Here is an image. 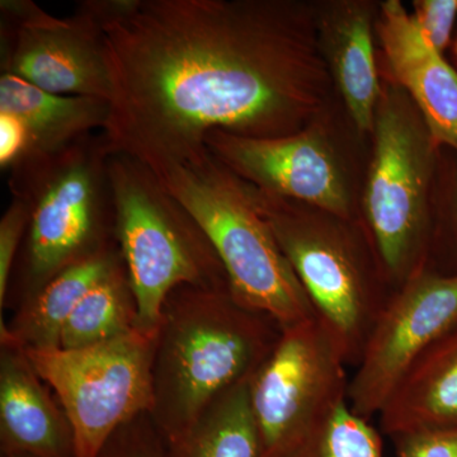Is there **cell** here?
Returning a JSON list of instances; mask_svg holds the SVG:
<instances>
[{
    "mask_svg": "<svg viewBox=\"0 0 457 457\" xmlns=\"http://www.w3.org/2000/svg\"><path fill=\"white\" fill-rule=\"evenodd\" d=\"M372 131L375 149L363 210L372 245L395 290L429 263L440 147L407 92L392 80L381 86Z\"/></svg>",
    "mask_w": 457,
    "mask_h": 457,
    "instance_id": "cell-7",
    "label": "cell"
},
{
    "mask_svg": "<svg viewBox=\"0 0 457 457\" xmlns=\"http://www.w3.org/2000/svg\"><path fill=\"white\" fill-rule=\"evenodd\" d=\"M398 457H457V426L393 438Z\"/></svg>",
    "mask_w": 457,
    "mask_h": 457,
    "instance_id": "cell-26",
    "label": "cell"
},
{
    "mask_svg": "<svg viewBox=\"0 0 457 457\" xmlns=\"http://www.w3.org/2000/svg\"><path fill=\"white\" fill-rule=\"evenodd\" d=\"M156 336L158 328L137 326L80 350H22L64 409L75 457H99L117 429L152 413Z\"/></svg>",
    "mask_w": 457,
    "mask_h": 457,
    "instance_id": "cell-8",
    "label": "cell"
},
{
    "mask_svg": "<svg viewBox=\"0 0 457 457\" xmlns=\"http://www.w3.org/2000/svg\"><path fill=\"white\" fill-rule=\"evenodd\" d=\"M457 327V273L418 270L393 291L350 381L348 404L365 420L380 414L427 350Z\"/></svg>",
    "mask_w": 457,
    "mask_h": 457,
    "instance_id": "cell-10",
    "label": "cell"
},
{
    "mask_svg": "<svg viewBox=\"0 0 457 457\" xmlns=\"http://www.w3.org/2000/svg\"><path fill=\"white\" fill-rule=\"evenodd\" d=\"M251 378L213 400L185 432L164 440L167 457H262Z\"/></svg>",
    "mask_w": 457,
    "mask_h": 457,
    "instance_id": "cell-19",
    "label": "cell"
},
{
    "mask_svg": "<svg viewBox=\"0 0 457 457\" xmlns=\"http://www.w3.org/2000/svg\"><path fill=\"white\" fill-rule=\"evenodd\" d=\"M204 146L228 170L261 191L354 220L347 174L321 126L276 139L212 130Z\"/></svg>",
    "mask_w": 457,
    "mask_h": 457,
    "instance_id": "cell-12",
    "label": "cell"
},
{
    "mask_svg": "<svg viewBox=\"0 0 457 457\" xmlns=\"http://www.w3.org/2000/svg\"><path fill=\"white\" fill-rule=\"evenodd\" d=\"M375 29L389 80L407 92L438 147L457 155V71L433 49L399 0L380 5Z\"/></svg>",
    "mask_w": 457,
    "mask_h": 457,
    "instance_id": "cell-13",
    "label": "cell"
},
{
    "mask_svg": "<svg viewBox=\"0 0 457 457\" xmlns=\"http://www.w3.org/2000/svg\"><path fill=\"white\" fill-rule=\"evenodd\" d=\"M114 237L137 303V326L156 329L168 295L183 285L228 286L212 240L158 174L111 154Z\"/></svg>",
    "mask_w": 457,
    "mask_h": 457,
    "instance_id": "cell-6",
    "label": "cell"
},
{
    "mask_svg": "<svg viewBox=\"0 0 457 457\" xmlns=\"http://www.w3.org/2000/svg\"><path fill=\"white\" fill-rule=\"evenodd\" d=\"M429 266L438 272L457 273V159L445 180L444 194L433 227ZM431 260V255H429Z\"/></svg>",
    "mask_w": 457,
    "mask_h": 457,
    "instance_id": "cell-22",
    "label": "cell"
},
{
    "mask_svg": "<svg viewBox=\"0 0 457 457\" xmlns=\"http://www.w3.org/2000/svg\"><path fill=\"white\" fill-rule=\"evenodd\" d=\"M348 366L318 317L281 330L249 384L262 457H278L348 402Z\"/></svg>",
    "mask_w": 457,
    "mask_h": 457,
    "instance_id": "cell-9",
    "label": "cell"
},
{
    "mask_svg": "<svg viewBox=\"0 0 457 457\" xmlns=\"http://www.w3.org/2000/svg\"><path fill=\"white\" fill-rule=\"evenodd\" d=\"M110 156L102 131L93 132L9 170L12 196L29 210L21 261L27 299L66 267L117 245Z\"/></svg>",
    "mask_w": 457,
    "mask_h": 457,
    "instance_id": "cell-4",
    "label": "cell"
},
{
    "mask_svg": "<svg viewBox=\"0 0 457 457\" xmlns=\"http://www.w3.org/2000/svg\"><path fill=\"white\" fill-rule=\"evenodd\" d=\"M99 457H167V449L163 436L146 413L117 429Z\"/></svg>",
    "mask_w": 457,
    "mask_h": 457,
    "instance_id": "cell-23",
    "label": "cell"
},
{
    "mask_svg": "<svg viewBox=\"0 0 457 457\" xmlns=\"http://www.w3.org/2000/svg\"><path fill=\"white\" fill-rule=\"evenodd\" d=\"M0 14L2 74L54 95L110 102L104 29L83 9L59 18L29 0H2Z\"/></svg>",
    "mask_w": 457,
    "mask_h": 457,
    "instance_id": "cell-11",
    "label": "cell"
},
{
    "mask_svg": "<svg viewBox=\"0 0 457 457\" xmlns=\"http://www.w3.org/2000/svg\"><path fill=\"white\" fill-rule=\"evenodd\" d=\"M0 113L11 114L26 129L29 152L25 156L50 154L96 130H104L110 102L98 97L54 95L16 75L4 73L0 75Z\"/></svg>",
    "mask_w": 457,
    "mask_h": 457,
    "instance_id": "cell-17",
    "label": "cell"
},
{
    "mask_svg": "<svg viewBox=\"0 0 457 457\" xmlns=\"http://www.w3.org/2000/svg\"><path fill=\"white\" fill-rule=\"evenodd\" d=\"M411 17L433 49L444 55L457 23V0H417Z\"/></svg>",
    "mask_w": 457,
    "mask_h": 457,
    "instance_id": "cell-25",
    "label": "cell"
},
{
    "mask_svg": "<svg viewBox=\"0 0 457 457\" xmlns=\"http://www.w3.org/2000/svg\"><path fill=\"white\" fill-rule=\"evenodd\" d=\"M137 327V297L122 261L78 303L62 328L60 348L92 347L128 335Z\"/></svg>",
    "mask_w": 457,
    "mask_h": 457,
    "instance_id": "cell-20",
    "label": "cell"
},
{
    "mask_svg": "<svg viewBox=\"0 0 457 457\" xmlns=\"http://www.w3.org/2000/svg\"><path fill=\"white\" fill-rule=\"evenodd\" d=\"M453 51H455V55H456V59H457V38L455 41V45H453Z\"/></svg>",
    "mask_w": 457,
    "mask_h": 457,
    "instance_id": "cell-29",
    "label": "cell"
},
{
    "mask_svg": "<svg viewBox=\"0 0 457 457\" xmlns=\"http://www.w3.org/2000/svg\"><path fill=\"white\" fill-rule=\"evenodd\" d=\"M158 177L212 240L237 302L269 315L281 329L318 317L252 185L207 147Z\"/></svg>",
    "mask_w": 457,
    "mask_h": 457,
    "instance_id": "cell-3",
    "label": "cell"
},
{
    "mask_svg": "<svg viewBox=\"0 0 457 457\" xmlns=\"http://www.w3.org/2000/svg\"><path fill=\"white\" fill-rule=\"evenodd\" d=\"M278 457H383V442L347 402Z\"/></svg>",
    "mask_w": 457,
    "mask_h": 457,
    "instance_id": "cell-21",
    "label": "cell"
},
{
    "mask_svg": "<svg viewBox=\"0 0 457 457\" xmlns=\"http://www.w3.org/2000/svg\"><path fill=\"white\" fill-rule=\"evenodd\" d=\"M29 224V206L20 198H12L0 220V306H4L18 251L25 240Z\"/></svg>",
    "mask_w": 457,
    "mask_h": 457,
    "instance_id": "cell-24",
    "label": "cell"
},
{
    "mask_svg": "<svg viewBox=\"0 0 457 457\" xmlns=\"http://www.w3.org/2000/svg\"><path fill=\"white\" fill-rule=\"evenodd\" d=\"M119 245L77 262L27 299L9 326L0 324L2 345L20 350L59 348L62 328L90 288L121 263Z\"/></svg>",
    "mask_w": 457,
    "mask_h": 457,
    "instance_id": "cell-18",
    "label": "cell"
},
{
    "mask_svg": "<svg viewBox=\"0 0 457 457\" xmlns=\"http://www.w3.org/2000/svg\"><path fill=\"white\" fill-rule=\"evenodd\" d=\"M111 154L156 174L221 130L276 139L321 114L332 75L318 12L294 0H137L104 29Z\"/></svg>",
    "mask_w": 457,
    "mask_h": 457,
    "instance_id": "cell-1",
    "label": "cell"
},
{
    "mask_svg": "<svg viewBox=\"0 0 457 457\" xmlns=\"http://www.w3.org/2000/svg\"><path fill=\"white\" fill-rule=\"evenodd\" d=\"M378 416L392 440L457 426V327L420 356Z\"/></svg>",
    "mask_w": 457,
    "mask_h": 457,
    "instance_id": "cell-16",
    "label": "cell"
},
{
    "mask_svg": "<svg viewBox=\"0 0 457 457\" xmlns=\"http://www.w3.org/2000/svg\"><path fill=\"white\" fill-rule=\"evenodd\" d=\"M374 7L362 2H338L318 12L319 44L357 130H374L380 98L375 62Z\"/></svg>",
    "mask_w": 457,
    "mask_h": 457,
    "instance_id": "cell-15",
    "label": "cell"
},
{
    "mask_svg": "<svg viewBox=\"0 0 457 457\" xmlns=\"http://www.w3.org/2000/svg\"><path fill=\"white\" fill-rule=\"evenodd\" d=\"M29 152V137L22 123L8 113H0V167L11 170Z\"/></svg>",
    "mask_w": 457,
    "mask_h": 457,
    "instance_id": "cell-27",
    "label": "cell"
},
{
    "mask_svg": "<svg viewBox=\"0 0 457 457\" xmlns=\"http://www.w3.org/2000/svg\"><path fill=\"white\" fill-rule=\"evenodd\" d=\"M2 455L75 457L74 433L25 352L2 345L0 352Z\"/></svg>",
    "mask_w": 457,
    "mask_h": 457,
    "instance_id": "cell-14",
    "label": "cell"
},
{
    "mask_svg": "<svg viewBox=\"0 0 457 457\" xmlns=\"http://www.w3.org/2000/svg\"><path fill=\"white\" fill-rule=\"evenodd\" d=\"M281 327L237 302L228 286L183 285L162 311L153 361L150 417L164 440L194 425L213 400L248 380Z\"/></svg>",
    "mask_w": 457,
    "mask_h": 457,
    "instance_id": "cell-2",
    "label": "cell"
},
{
    "mask_svg": "<svg viewBox=\"0 0 457 457\" xmlns=\"http://www.w3.org/2000/svg\"><path fill=\"white\" fill-rule=\"evenodd\" d=\"M252 187L318 318L356 368L393 294L369 231L354 220Z\"/></svg>",
    "mask_w": 457,
    "mask_h": 457,
    "instance_id": "cell-5",
    "label": "cell"
},
{
    "mask_svg": "<svg viewBox=\"0 0 457 457\" xmlns=\"http://www.w3.org/2000/svg\"><path fill=\"white\" fill-rule=\"evenodd\" d=\"M2 457H32V456L20 455V453H13V455H2Z\"/></svg>",
    "mask_w": 457,
    "mask_h": 457,
    "instance_id": "cell-28",
    "label": "cell"
}]
</instances>
